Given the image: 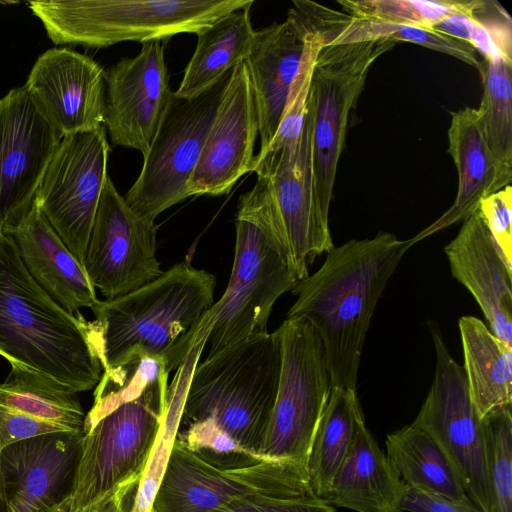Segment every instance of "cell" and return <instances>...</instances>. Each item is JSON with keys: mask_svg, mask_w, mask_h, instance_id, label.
<instances>
[{"mask_svg": "<svg viewBox=\"0 0 512 512\" xmlns=\"http://www.w3.org/2000/svg\"><path fill=\"white\" fill-rule=\"evenodd\" d=\"M109 151L104 126L62 136L35 196L53 229L82 265L108 177Z\"/></svg>", "mask_w": 512, "mask_h": 512, "instance_id": "cell-13", "label": "cell"}, {"mask_svg": "<svg viewBox=\"0 0 512 512\" xmlns=\"http://www.w3.org/2000/svg\"><path fill=\"white\" fill-rule=\"evenodd\" d=\"M150 512H156V511H155L154 509H151V511H150Z\"/></svg>", "mask_w": 512, "mask_h": 512, "instance_id": "cell-46", "label": "cell"}, {"mask_svg": "<svg viewBox=\"0 0 512 512\" xmlns=\"http://www.w3.org/2000/svg\"><path fill=\"white\" fill-rule=\"evenodd\" d=\"M62 136L23 87L0 99V220L16 225L27 213Z\"/></svg>", "mask_w": 512, "mask_h": 512, "instance_id": "cell-16", "label": "cell"}, {"mask_svg": "<svg viewBox=\"0 0 512 512\" xmlns=\"http://www.w3.org/2000/svg\"><path fill=\"white\" fill-rule=\"evenodd\" d=\"M348 15L432 30L454 14L473 11L479 0H339Z\"/></svg>", "mask_w": 512, "mask_h": 512, "instance_id": "cell-34", "label": "cell"}, {"mask_svg": "<svg viewBox=\"0 0 512 512\" xmlns=\"http://www.w3.org/2000/svg\"><path fill=\"white\" fill-rule=\"evenodd\" d=\"M177 439L203 460L220 468L243 467L272 459L250 454L210 419L181 424Z\"/></svg>", "mask_w": 512, "mask_h": 512, "instance_id": "cell-36", "label": "cell"}, {"mask_svg": "<svg viewBox=\"0 0 512 512\" xmlns=\"http://www.w3.org/2000/svg\"><path fill=\"white\" fill-rule=\"evenodd\" d=\"M72 431L0 404V447L36 436ZM78 432V431H77Z\"/></svg>", "mask_w": 512, "mask_h": 512, "instance_id": "cell-41", "label": "cell"}, {"mask_svg": "<svg viewBox=\"0 0 512 512\" xmlns=\"http://www.w3.org/2000/svg\"><path fill=\"white\" fill-rule=\"evenodd\" d=\"M250 9L228 13L196 34L197 45L174 92L176 97L201 95L245 60L255 33Z\"/></svg>", "mask_w": 512, "mask_h": 512, "instance_id": "cell-27", "label": "cell"}, {"mask_svg": "<svg viewBox=\"0 0 512 512\" xmlns=\"http://www.w3.org/2000/svg\"><path fill=\"white\" fill-rule=\"evenodd\" d=\"M3 228H4V224H3V222L0 220V234H1V232L3 231Z\"/></svg>", "mask_w": 512, "mask_h": 512, "instance_id": "cell-45", "label": "cell"}, {"mask_svg": "<svg viewBox=\"0 0 512 512\" xmlns=\"http://www.w3.org/2000/svg\"><path fill=\"white\" fill-rule=\"evenodd\" d=\"M24 88L61 136L104 126V69L69 48H52L34 63Z\"/></svg>", "mask_w": 512, "mask_h": 512, "instance_id": "cell-19", "label": "cell"}, {"mask_svg": "<svg viewBox=\"0 0 512 512\" xmlns=\"http://www.w3.org/2000/svg\"><path fill=\"white\" fill-rule=\"evenodd\" d=\"M389 232L353 239L327 252L321 267L291 288L286 319H303L318 334L332 387L356 390L366 335L376 305L412 246Z\"/></svg>", "mask_w": 512, "mask_h": 512, "instance_id": "cell-1", "label": "cell"}, {"mask_svg": "<svg viewBox=\"0 0 512 512\" xmlns=\"http://www.w3.org/2000/svg\"><path fill=\"white\" fill-rule=\"evenodd\" d=\"M155 222L137 214L107 177L83 267L106 299L125 295L159 277Z\"/></svg>", "mask_w": 512, "mask_h": 512, "instance_id": "cell-14", "label": "cell"}, {"mask_svg": "<svg viewBox=\"0 0 512 512\" xmlns=\"http://www.w3.org/2000/svg\"><path fill=\"white\" fill-rule=\"evenodd\" d=\"M307 31L290 14L255 31L244 60L253 90L262 154L280 124L305 49Z\"/></svg>", "mask_w": 512, "mask_h": 512, "instance_id": "cell-22", "label": "cell"}, {"mask_svg": "<svg viewBox=\"0 0 512 512\" xmlns=\"http://www.w3.org/2000/svg\"><path fill=\"white\" fill-rule=\"evenodd\" d=\"M71 512V511H70Z\"/></svg>", "mask_w": 512, "mask_h": 512, "instance_id": "cell-47", "label": "cell"}, {"mask_svg": "<svg viewBox=\"0 0 512 512\" xmlns=\"http://www.w3.org/2000/svg\"><path fill=\"white\" fill-rule=\"evenodd\" d=\"M104 80V125L112 144L145 155L174 93L165 63V41L142 43L135 57L122 58L104 70Z\"/></svg>", "mask_w": 512, "mask_h": 512, "instance_id": "cell-17", "label": "cell"}, {"mask_svg": "<svg viewBox=\"0 0 512 512\" xmlns=\"http://www.w3.org/2000/svg\"><path fill=\"white\" fill-rule=\"evenodd\" d=\"M313 111L307 101L298 141L255 159L251 190L239 197L236 220L254 225L297 280L333 249L326 213L317 195L312 165Z\"/></svg>", "mask_w": 512, "mask_h": 512, "instance_id": "cell-4", "label": "cell"}, {"mask_svg": "<svg viewBox=\"0 0 512 512\" xmlns=\"http://www.w3.org/2000/svg\"><path fill=\"white\" fill-rule=\"evenodd\" d=\"M282 363L278 329L242 340L194 366L181 424L212 420L259 458L277 397Z\"/></svg>", "mask_w": 512, "mask_h": 512, "instance_id": "cell-5", "label": "cell"}, {"mask_svg": "<svg viewBox=\"0 0 512 512\" xmlns=\"http://www.w3.org/2000/svg\"><path fill=\"white\" fill-rule=\"evenodd\" d=\"M258 119L244 61L230 72L197 165L188 181V196L228 194L252 172Z\"/></svg>", "mask_w": 512, "mask_h": 512, "instance_id": "cell-18", "label": "cell"}, {"mask_svg": "<svg viewBox=\"0 0 512 512\" xmlns=\"http://www.w3.org/2000/svg\"><path fill=\"white\" fill-rule=\"evenodd\" d=\"M4 228L32 279L62 308L76 313L98 302L83 265L53 229L36 197L16 225Z\"/></svg>", "mask_w": 512, "mask_h": 512, "instance_id": "cell-24", "label": "cell"}, {"mask_svg": "<svg viewBox=\"0 0 512 512\" xmlns=\"http://www.w3.org/2000/svg\"><path fill=\"white\" fill-rule=\"evenodd\" d=\"M321 47L319 35L307 31L305 49L292 82L278 130L265 152L255 155V159L261 158L269 151L297 143L306 114L313 66Z\"/></svg>", "mask_w": 512, "mask_h": 512, "instance_id": "cell-37", "label": "cell"}, {"mask_svg": "<svg viewBox=\"0 0 512 512\" xmlns=\"http://www.w3.org/2000/svg\"><path fill=\"white\" fill-rule=\"evenodd\" d=\"M308 480L294 461L266 459L236 468H220L189 450L177 438L155 494L156 512H211L244 494Z\"/></svg>", "mask_w": 512, "mask_h": 512, "instance_id": "cell-15", "label": "cell"}, {"mask_svg": "<svg viewBox=\"0 0 512 512\" xmlns=\"http://www.w3.org/2000/svg\"><path fill=\"white\" fill-rule=\"evenodd\" d=\"M211 512H335L333 506L318 497L309 481L258 491L236 497Z\"/></svg>", "mask_w": 512, "mask_h": 512, "instance_id": "cell-38", "label": "cell"}, {"mask_svg": "<svg viewBox=\"0 0 512 512\" xmlns=\"http://www.w3.org/2000/svg\"><path fill=\"white\" fill-rule=\"evenodd\" d=\"M452 276L472 294L490 331L512 346V267L478 210L444 248Z\"/></svg>", "mask_w": 512, "mask_h": 512, "instance_id": "cell-21", "label": "cell"}, {"mask_svg": "<svg viewBox=\"0 0 512 512\" xmlns=\"http://www.w3.org/2000/svg\"><path fill=\"white\" fill-rule=\"evenodd\" d=\"M387 457L406 488L465 501L470 498L436 441L411 423L386 437Z\"/></svg>", "mask_w": 512, "mask_h": 512, "instance_id": "cell-30", "label": "cell"}, {"mask_svg": "<svg viewBox=\"0 0 512 512\" xmlns=\"http://www.w3.org/2000/svg\"><path fill=\"white\" fill-rule=\"evenodd\" d=\"M478 212L506 262L512 267L511 185L482 199Z\"/></svg>", "mask_w": 512, "mask_h": 512, "instance_id": "cell-40", "label": "cell"}, {"mask_svg": "<svg viewBox=\"0 0 512 512\" xmlns=\"http://www.w3.org/2000/svg\"><path fill=\"white\" fill-rule=\"evenodd\" d=\"M477 69L483 85L476 108L482 133L493 153L512 165V61L483 58Z\"/></svg>", "mask_w": 512, "mask_h": 512, "instance_id": "cell-32", "label": "cell"}, {"mask_svg": "<svg viewBox=\"0 0 512 512\" xmlns=\"http://www.w3.org/2000/svg\"><path fill=\"white\" fill-rule=\"evenodd\" d=\"M70 510H71V498H68L61 504L57 505L56 507H53L44 512H70Z\"/></svg>", "mask_w": 512, "mask_h": 512, "instance_id": "cell-44", "label": "cell"}, {"mask_svg": "<svg viewBox=\"0 0 512 512\" xmlns=\"http://www.w3.org/2000/svg\"><path fill=\"white\" fill-rule=\"evenodd\" d=\"M364 425L356 390L332 387L306 462L309 484L321 499L326 501L333 478Z\"/></svg>", "mask_w": 512, "mask_h": 512, "instance_id": "cell-29", "label": "cell"}, {"mask_svg": "<svg viewBox=\"0 0 512 512\" xmlns=\"http://www.w3.org/2000/svg\"><path fill=\"white\" fill-rule=\"evenodd\" d=\"M406 486L366 424L338 468L326 502L357 512H402Z\"/></svg>", "mask_w": 512, "mask_h": 512, "instance_id": "cell-26", "label": "cell"}, {"mask_svg": "<svg viewBox=\"0 0 512 512\" xmlns=\"http://www.w3.org/2000/svg\"><path fill=\"white\" fill-rule=\"evenodd\" d=\"M297 281L260 231L246 221L236 220L230 280L223 296L210 308L207 356L251 336L267 333L275 302Z\"/></svg>", "mask_w": 512, "mask_h": 512, "instance_id": "cell-12", "label": "cell"}, {"mask_svg": "<svg viewBox=\"0 0 512 512\" xmlns=\"http://www.w3.org/2000/svg\"><path fill=\"white\" fill-rule=\"evenodd\" d=\"M0 356L54 389L95 388L103 366L95 321L70 313L32 279L11 235L0 234Z\"/></svg>", "mask_w": 512, "mask_h": 512, "instance_id": "cell-2", "label": "cell"}, {"mask_svg": "<svg viewBox=\"0 0 512 512\" xmlns=\"http://www.w3.org/2000/svg\"><path fill=\"white\" fill-rule=\"evenodd\" d=\"M448 153L458 171V190L453 204L432 224L410 239L414 245L478 210L482 199L512 181V165L501 161L487 144L476 108L451 113Z\"/></svg>", "mask_w": 512, "mask_h": 512, "instance_id": "cell-23", "label": "cell"}, {"mask_svg": "<svg viewBox=\"0 0 512 512\" xmlns=\"http://www.w3.org/2000/svg\"><path fill=\"white\" fill-rule=\"evenodd\" d=\"M0 453H1V447H0ZM0 512H7V502H6L4 481H3L2 470H1V463H0Z\"/></svg>", "mask_w": 512, "mask_h": 512, "instance_id": "cell-43", "label": "cell"}, {"mask_svg": "<svg viewBox=\"0 0 512 512\" xmlns=\"http://www.w3.org/2000/svg\"><path fill=\"white\" fill-rule=\"evenodd\" d=\"M472 29L469 45L483 58L512 61V20L497 1L480 0L471 13Z\"/></svg>", "mask_w": 512, "mask_h": 512, "instance_id": "cell-39", "label": "cell"}, {"mask_svg": "<svg viewBox=\"0 0 512 512\" xmlns=\"http://www.w3.org/2000/svg\"><path fill=\"white\" fill-rule=\"evenodd\" d=\"M169 374L163 360L149 356L134 357L116 368L103 371L94 392V401L86 414L84 432L123 403L137 398L151 383Z\"/></svg>", "mask_w": 512, "mask_h": 512, "instance_id": "cell-33", "label": "cell"}, {"mask_svg": "<svg viewBox=\"0 0 512 512\" xmlns=\"http://www.w3.org/2000/svg\"><path fill=\"white\" fill-rule=\"evenodd\" d=\"M0 404L34 418L84 432L86 414L77 396L37 381L29 373L11 367L0 383Z\"/></svg>", "mask_w": 512, "mask_h": 512, "instance_id": "cell-31", "label": "cell"}, {"mask_svg": "<svg viewBox=\"0 0 512 512\" xmlns=\"http://www.w3.org/2000/svg\"><path fill=\"white\" fill-rule=\"evenodd\" d=\"M83 437L62 431L5 446L0 463L7 512H44L71 498Z\"/></svg>", "mask_w": 512, "mask_h": 512, "instance_id": "cell-20", "label": "cell"}, {"mask_svg": "<svg viewBox=\"0 0 512 512\" xmlns=\"http://www.w3.org/2000/svg\"><path fill=\"white\" fill-rule=\"evenodd\" d=\"M254 0L30 1L28 6L56 45L106 48L126 41H166L197 34Z\"/></svg>", "mask_w": 512, "mask_h": 512, "instance_id": "cell-6", "label": "cell"}, {"mask_svg": "<svg viewBox=\"0 0 512 512\" xmlns=\"http://www.w3.org/2000/svg\"><path fill=\"white\" fill-rule=\"evenodd\" d=\"M230 73L201 95L184 99L173 93L142 170L127 193V204L155 219L188 198V181L197 165Z\"/></svg>", "mask_w": 512, "mask_h": 512, "instance_id": "cell-10", "label": "cell"}, {"mask_svg": "<svg viewBox=\"0 0 512 512\" xmlns=\"http://www.w3.org/2000/svg\"><path fill=\"white\" fill-rule=\"evenodd\" d=\"M490 512H512L511 406L497 408L482 418Z\"/></svg>", "mask_w": 512, "mask_h": 512, "instance_id": "cell-35", "label": "cell"}, {"mask_svg": "<svg viewBox=\"0 0 512 512\" xmlns=\"http://www.w3.org/2000/svg\"><path fill=\"white\" fill-rule=\"evenodd\" d=\"M401 509L410 512H481L471 500H453L413 488H406Z\"/></svg>", "mask_w": 512, "mask_h": 512, "instance_id": "cell-42", "label": "cell"}, {"mask_svg": "<svg viewBox=\"0 0 512 512\" xmlns=\"http://www.w3.org/2000/svg\"><path fill=\"white\" fill-rule=\"evenodd\" d=\"M292 4L288 12L307 31L319 35L322 46L378 40L409 42L448 54L476 69L479 66L480 61L472 46L433 30L354 17L312 1L296 0Z\"/></svg>", "mask_w": 512, "mask_h": 512, "instance_id": "cell-25", "label": "cell"}, {"mask_svg": "<svg viewBox=\"0 0 512 512\" xmlns=\"http://www.w3.org/2000/svg\"><path fill=\"white\" fill-rule=\"evenodd\" d=\"M436 362L430 390L412 422L439 445L461 485L481 512H490L482 419L470 397L463 367L452 357L439 326L428 323Z\"/></svg>", "mask_w": 512, "mask_h": 512, "instance_id": "cell-11", "label": "cell"}, {"mask_svg": "<svg viewBox=\"0 0 512 512\" xmlns=\"http://www.w3.org/2000/svg\"><path fill=\"white\" fill-rule=\"evenodd\" d=\"M394 46L384 40L326 45L315 59L308 96L313 111L312 165L320 205L328 214L352 111L372 64Z\"/></svg>", "mask_w": 512, "mask_h": 512, "instance_id": "cell-9", "label": "cell"}, {"mask_svg": "<svg viewBox=\"0 0 512 512\" xmlns=\"http://www.w3.org/2000/svg\"><path fill=\"white\" fill-rule=\"evenodd\" d=\"M282 363L278 392L263 455L306 468L312 440L331 391L321 340L303 319H285L277 328Z\"/></svg>", "mask_w": 512, "mask_h": 512, "instance_id": "cell-8", "label": "cell"}, {"mask_svg": "<svg viewBox=\"0 0 512 512\" xmlns=\"http://www.w3.org/2000/svg\"><path fill=\"white\" fill-rule=\"evenodd\" d=\"M469 393L484 418L491 411L512 406V346L479 318L462 316L458 322Z\"/></svg>", "mask_w": 512, "mask_h": 512, "instance_id": "cell-28", "label": "cell"}, {"mask_svg": "<svg viewBox=\"0 0 512 512\" xmlns=\"http://www.w3.org/2000/svg\"><path fill=\"white\" fill-rule=\"evenodd\" d=\"M167 380L168 374L161 376L84 432L71 512L85 511L121 485L141 479L165 416Z\"/></svg>", "mask_w": 512, "mask_h": 512, "instance_id": "cell-7", "label": "cell"}, {"mask_svg": "<svg viewBox=\"0 0 512 512\" xmlns=\"http://www.w3.org/2000/svg\"><path fill=\"white\" fill-rule=\"evenodd\" d=\"M215 287L213 274L181 262L132 292L98 300L91 310L103 371L138 356L163 360L169 372L180 367L208 337Z\"/></svg>", "mask_w": 512, "mask_h": 512, "instance_id": "cell-3", "label": "cell"}]
</instances>
